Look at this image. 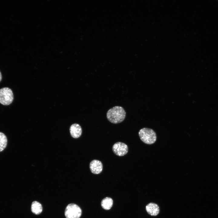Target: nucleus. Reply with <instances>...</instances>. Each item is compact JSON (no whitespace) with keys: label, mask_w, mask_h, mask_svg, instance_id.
<instances>
[{"label":"nucleus","mask_w":218,"mask_h":218,"mask_svg":"<svg viewBox=\"0 0 218 218\" xmlns=\"http://www.w3.org/2000/svg\"><path fill=\"white\" fill-rule=\"evenodd\" d=\"M106 115L108 120L110 122L116 124L121 123L124 120L126 113L122 107L115 106L108 111Z\"/></svg>","instance_id":"obj_1"},{"label":"nucleus","mask_w":218,"mask_h":218,"mask_svg":"<svg viewBox=\"0 0 218 218\" xmlns=\"http://www.w3.org/2000/svg\"><path fill=\"white\" fill-rule=\"evenodd\" d=\"M138 134L140 139L146 144H154L156 140V134L151 129L143 128L140 130Z\"/></svg>","instance_id":"obj_2"},{"label":"nucleus","mask_w":218,"mask_h":218,"mask_svg":"<svg viewBox=\"0 0 218 218\" xmlns=\"http://www.w3.org/2000/svg\"><path fill=\"white\" fill-rule=\"evenodd\" d=\"M82 211L81 208L74 203H70L66 207L64 214L66 218H79Z\"/></svg>","instance_id":"obj_3"},{"label":"nucleus","mask_w":218,"mask_h":218,"mask_svg":"<svg viewBox=\"0 0 218 218\" xmlns=\"http://www.w3.org/2000/svg\"><path fill=\"white\" fill-rule=\"evenodd\" d=\"M14 96L12 90L5 87L0 89V103L3 105H8L12 102Z\"/></svg>","instance_id":"obj_4"},{"label":"nucleus","mask_w":218,"mask_h":218,"mask_svg":"<svg viewBox=\"0 0 218 218\" xmlns=\"http://www.w3.org/2000/svg\"><path fill=\"white\" fill-rule=\"evenodd\" d=\"M113 152L119 156H122L126 154L128 151V147L125 144L120 142L115 143L112 147Z\"/></svg>","instance_id":"obj_5"},{"label":"nucleus","mask_w":218,"mask_h":218,"mask_svg":"<svg viewBox=\"0 0 218 218\" xmlns=\"http://www.w3.org/2000/svg\"><path fill=\"white\" fill-rule=\"evenodd\" d=\"M89 167L91 172L94 174L100 173L103 170L102 162L97 160H92L90 163Z\"/></svg>","instance_id":"obj_6"},{"label":"nucleus","mask_w":218,"mask_h":218,"mask_svg":"<svg viewBox=\"0 0 218 218\" xmlns=\"http://www.w3.org/2000/svg\"><path fill=\"white\" fill-rule=\"evenodd\" d=\"M71 136L74 138H77L80 137L82 133V130L80 125L77 123L71 125L70 128Z\"/></svg>","instance_id":"obj_7"},{"label":"nucleus","mask_w":218,"mask_h":218,"mask_svg":"<svg viewBox=\"0 0 218 218\" xmlns=\"http://www.w3.org/2000/svg\"><path fill=\"white\" fill-rule=\"evenodd\" d=\"M146 210L147 213L152 216H157L160 212L159 206L156 203H150L146 206Z\"/></svg>","instance_id":"obj_8"},{"label":"nucleus","mask_w":218,"mask_h":218,"mask_svg":"<svg viewBox=\"0 0 218 218\" xmlns=\"http://www.w3.org/2000/svg\"><path fill=\"white\" fill-rule=\"evenodd\" d=\"M32 212L36 215L40 214L42 211V207L41 204L37 201L32 202L31 205Z\"/></svg>","instance_id":"obj_9"},{"label":"nucleus","mask_w":218,"mask_h":218,"mask_svg":"<svg viewBox=\"0 0 218 218\" xmlns=\"http://www.w3.org/2000/svg\"><path fill=\"white\" fill-rule=\"evenodd\" d=\"M113 200L109 197H106L102 200L101 205L102 207L105 210H109L112 207Z\"/></svg>","instance_id":"obj_10"},{"label":"nucleus","mask_w":218,"mask_h":218,"mask_svg":"<svg viewBox=\"0 0 218 218\" xmlns=\"http://www.w3.org/2000/svg\"><path fill=\"white\" fill-rule=\"evenodd\" d=\"M7 143V139L6 136L4 133L0 132V152L6 147Z\"/></svg>","instance_id":"obj_11"},{"label":"nucleus","mask_w":218,"mask_h":218,"mask_svg":"<svg viewBox=\"0 0 218 218\" xmlns=\"http://www.w3.org/2000/svg\"><path fill=\"white\" fill-rule=\"evenodd\" d=\"M2 79V74H1V72L0 71V81H1Z\"/></svg>","instance_id":"obj_12"}]
</instances>
